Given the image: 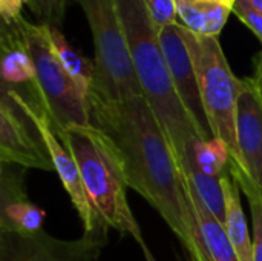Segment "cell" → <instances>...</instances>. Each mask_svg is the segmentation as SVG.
Instances as JSON below:
<instances>
[{"instance_id": "obj_1", "label": "cell", "mask_w": 262, "mask_h": 261, "mask_svg": "<svg viewBox=\"0 0 262 261\" xmlns=\"http://www.w3.org/2000/svg\"><path fill=\"white\" fill-rule=\"evenodd\" d=\"M91 126L111 143L126 183L163 217L193 261H212L173 146L144 97L106 103L88 95Z\"/></svg>"}, {"instance_id": "obj_2", "label": "cell", "mask_w": 262, "mask_h": 261, "mask_svg": "<svg viewBox=\"0 0 262 261\" xmlns=\"http://www.w3.org/2000/svg\"><path fill=\"white\" fill-rule=\"evenodd\" d=\"M143 97L169 137L180 166L187 146L200 138L170 75L160 29L143 0H115Z\"/></svg>"}, {"instance_id": "obj_3", "label": "cell", "mask_w": 262, "mask_h": 261, "mask_svg": "<svg viewBox=\"0 0 262 261\" xmlns=\"http://www.w3.org/2000/svg\"><path fill=\"white\" fill-rule=\"evenodd\" d=\"M54 131L75 158L88 197L106 225L130 235L146 258L152 257L127 203L123 169L106 137L94 126Z\"/></svg>"}, {"instance_id": "obj_4", "label": "cell", "mask_w": 262, "mask_h": 261, "mask_svg": "<svg viewBox=\"0 0 262 261\" xmlns=\"http://www.w3.org/2000/svg\"><path fill=\"white\" fill-rule=\"evenodd\" d=\"M181 32L195 66L212 135L227 146L230 162L239 165L236 123L238 103L246 86L244 78H238L230 69L220 37L198 35L183 25Z\"/></svg>"}, {"instance_id": "obj_5", "label": "cell", "mask_w": 262, "mask_h": 261, "mask_svg": "<svg viewBox=\"0 0 262 261\" xmlns=\"http://www.w3.org/2000/svg\"><path fill=\"white\" fill-rule=\"evenodd\" d=\"M89 23L95 78L89 95L106 103L143 97L115 0H75Z\"/></svg>"}, {"instance_id": "obj_6", "label": "cell", "mask_w": 262, "mask_h": 261, "mask_svg": "<svg viewBox=\"0 0 262 261\" xmlns=\"http://www.w3.org/2000/svg\"><path fill=\"white\" fill-rule=\"evenodd\" d=\"M17 23L35 66L38 100L48 112L52 126L55 129L89 128L88 95L57 60L49 38V26L28 22L23 17Z\"/></svg>"}, {"instance_id": "obj_7", "label": "cell", "mask_w": 262, "mask_h": 261, "mask_svg": "<svg viewBox=\"0 0 262 261\" xmlns=\"http://www.w3.org/2000/svg\"><path fill=\"white\" fill-rule=\"evenodd\" d=\"M5 86V85H2ZM9 89L15 102L20 105V108L25 111V114L31 118L34 123L37 132L40 134V138L54 163V169L58 174V178L66 189V192L71 197V202L78 214V217L83 222V228L86 234H97V235H107L109 226L101 218V215L97 212L94 205L91 203L88 192L84 189L78 165L69 149L64 146V143L60 140L57 132L54 131L52 122L41 106L38 97H32L29 94H21L15 91L14 88L5 86Z\"/></svg>"}, {"instance_id": "obj_8", "label": "cell", "mask_w": 262, "mask_h": 261, "mask_svg": "<svg viewBox=\"0 0 262 261\" xmlns=\"http://www.w3.org/2000/svg\"><path fill=\"white\" fill-rule=\"evenodd\" d=\"M107 235L86 234L60 240L46 232L0 234V261H98Z\"/></svg>"}, {"instance_id": "obj_9", "label": "cell", "mask_w": 262, "mask_h": 261, "mask_svg": "<svg viewBox=\"0 0 262 261\" xmlns=\"http://www.w3.org/2000/svg\"><path fill=\"white\" fill-rule=\"evenodd\" d=\"M0 162L55 171L34 123L5 86L0 95Z\"/></svg>"}, {"instance_id": "obj_10", "label": "cell", "mask_w": 262, "mask_h": 261, "mask_svg": "<svg viewBox=\"0 0 262 261\" xmlns=\"http://www.w3.org/2000/svg\"><path fill=\"white\" fill-rule=\"evenodd\" d=\"M160 42L175 89L189 117L192 118L200 138L201 140L213 138L206 115V109L203 105L195 66L181 32V25L177 23L160 29Z\"/></svg>"}, {"instance_id": "obj_11", "label": "cell", "mask_w": 262, "mask_h": 261, "mask_svg": "<svg viewBox=\"0 0 262 261\" xmlns=\"http://www.w3.org/2000/svg\"><path fill=\"white\" fill-rule=\"evenodd\" d=\"M238 103V154L239 165L232 163L253 185L262 200V100L253 77L244 78Z\"/></svg>"}, {"instance_id": "obj_12", "label": "cell", "mask_w": 262, "mask_h": 261, "mask_svg": "<svg viewBox=\"0 0 262 261\" xmlns=\"http://www.w3.org/2000/svg\"><path fill=\"white\" fill-rule=\"evenodd\" d=\"M26 168L0 162V234H34L43 231L45 212L28 200Z\"/></svg>"}, {"instance_id": "obj_13", "label": "cell", "mask_w": 262, "mask_h": 261, "mask_svg": "<svg viewBox=\"0 0 262 261\" xmlns=\"http://www.w3.org/2000/svg\"><path fill=\"white\" fill-rule=\"evenodd\" d=\"M0 49L2 85L14 89L35 88V66L17 20L14 23L2 22Z\"/></svg>"}, {"instance_id": "obj_14", "label": "cell", "mask_w": 262, "mask_h": 261, "mask_svg": "<svg viewBox=\"0 0 262 261\" xmlns=\"http://www.w3.org/2000/svg\"><path fill=\"white\" fill-rule=\"evenodd\" d=\"M178 23L207 37H220L236 0H177Z\"/></svg>"}, {"instance_id": "obj_15", "label": "cell", "mask_w": 262, "mask_h": 261, "mask_svg": "<svg viewBox=\"0 0 262 261\" xmlns=\"http://www.w3.org/2000/svg\"><path fill=\"white\" fill-rule=\"evenodd\" d=\"M221 185L226 202L224 229L227 232V237L239 261H253V238L250 237L241 203V188L238 182L232 177L229 169L221 175Z\"/></svg>"}, {"instance_id": "obj_16", "label": "cell", "mask_w": 262, "mask_h": 261, "mask_svg": "<svg viewBox=\"0 0 262 261\" xmlns=\"http://www.w3.org/2000/svg\"><path fill=\"white\" fill-rule=\"evenodd\" d=\"M184 185H186V192L190 200L193 215L196 218L198 228H200V235L203 240L204 248L207 249L210 260L212 261H239L229 237L224 229V226L209 212V209L203 205L187 178L184 177Z\"/></svg>"}, {"instance_id": "obj_17", "label": "cell", "mask_w": 262, "mask_h": 261, "mask_svg": "<svg viewBox=\"0 0 262 261\" xmlns=\"http://www.w3.org/2000/svg\"><path fill=\"white\" fill-rule=\"evenodd\" d=\"M49 38H51L52 51L57 60L60 62V65L74 78L78 88L86 95H89L94 86V78H95V62L84 57L78 49H75L66 40L60 28L49 26Z\"/></svg>"}, {"instance_id": "obj_18", "label": "cell", "mask_w": 262, "mask_h": 261, "mask_svg": "<svg viewBox=\"0 0 262 261\" xmlns=\"http://www.w3.org/2000/svg\"><path fill=\"white\" fill-rule=\"evenodd\" d=\"M181 171L203 205L209 209V212L224 226L226 223V202L224 191L221 185V177H212L204 174L200 168H196L192 162L184 160L181 163Z\"/></svg>"}, {"instance_id": "obj_19", "label": "cell", "mask_w": 262, "mask_h": 261, "mask_svg": "<svg viewBox=\"0 0 262 261\" xmlns=\"http://www.w3.org/2000/svg\"><path fill=\"white\" fill-rule=\"evenodd\" d=\"M192 162L196 168H200L204 174L212 177H221L230 165V152L227 146L218 140H201L195 138L186 151V155L183 158ZM181 162V163H183Z\"/></svg>"}, {"instance_id": "obj_20", "label": "cell", "mask_w": 262, "mask_h": 261, "mask_svg": "<svg viewBox=\"0 0 262 261\" xmlns=\"http://www.w3.org/2000/svg\"><path fill=\"white\" fill-rule=\"evenodd\" d=\"M229 171L232 177L238 182L239 188L244 191L252 212L253 223V261H262V200L253 185L246 178L243 172H239L235 166L229 165Z\"/></svg>"}, {"instance_id": "obj_21", "label": "cell", "mask_w": 262, "mask_h": 261, "mask_svg": "<svg viewBox=\"0 0 262 261\" xmlns=\"http://www.w3.org/2000/svg\"><path fill=\"white\" fill-rule=\"evenodd\" d=\"M71 0H29L28 8L41 25L61 28Z\"/></svg>"}, {"instance_id": "obj_22", "label": "cell", "mask_w": 262, "mask_h": 261, "mask_svg": "<svg viewBox=\"0 0 262 261\" xmlns=\"http://www.w3.org/2000/svg\"><path fill=\"white\" fill-rule=\"evenodd\" d=\"M158 29L178 23L177 0H143Z\"/></svg>"}, {"instance_id": "obj_23", "label": "cell", "mask_w": 262, "mask_h": 261, "mask_svg": "<svg viewBox=\"0 0 262 261\" xmlns=\"http://www.w3.org/2000/svg\"><path fill=\"white\" fill-rule=\"evenodd\" d=\"M233 14L259 38L262 43V14L249 2L236 0L233 6Z\"/></svg>"}, {"instance_id": "obj_24", "label": "cell", "mask_w": 262, "mask_h": 261, "mask_svg": "<svg viewBox=\"0 0 262 261\" xmlns=\"http://www.w3.org/2000/svg\"><path fill=\"white\" fill-rule=\"evenodd\" d=\"M29 0H0V15L2 22L14 23L21 17V9Z\"/></svg>"}, {"instance_id": "obj_25", "label": "cell", "mask_w": 262, "mask_h": 261, "mask_svg": "<svg viewBox=\"0 0 262 261\" xmlns=\"http://www.w3.org/2000/svg\"><path fill=\"white\" fill-rule=\"evenodd\" d=\"M255 78L262 83V51L255 57Z\"/></svg>"}, {"instance_id": "obj_26", "label": "cell", "mask_w": 262, "mask_h": 261, "mask_svg": "<svg viewBox=\"0 0 262 261\" xmlns=\"http://www.w3.org/2000/svg\"><path fill=\"white\" fill-rule=\"evenodd\" d=\"M249 2H250V3H252V5H253V6L262 14V0H249Z\"/></svg>"}, {"instance_id": "obj_27", "label": "cell", "mask_w": 262, "mask_h": 261, "mask_svg": "<svg viewBox=\"0 0 262 261\" xmlns=\"http://www.w3.org/2000/svg\"><path fill=\"white\" fill-rule=\"evenodd\" d=\"M255 78V77H253ZM255 82H256V88H258V92H259V97H261V100H262V83H259L256 78H255Z\"/></svg>"}, {"instance_id": "obj_28", "label": "cell", "mask_w": 262, "mask_h": 261, "mask_svg": "<svg viewBox=\"0 0 262 261\" xmlns=\"http://www.w3.org/2000/svg\"><path fill=\"white\" fill-rule=\"evenodd\" d=\"M146 260H147V261H155V258H154V257H150V258H146Z\"/></svg>"}, {"instance_id": "obj_29", "label": "cell", "mask_w": 262, "mask_h": 261, "mask_svg": "<svg viewBox=\"0 0 262 261\" xmlns=\"http://www.w3.org/2000/svg\"><path fill=\"white\" fill-rule=\"evenodd\" d=\"M190 261H193V260H192V258H190Z\"/></svg>"}]
</instances>
